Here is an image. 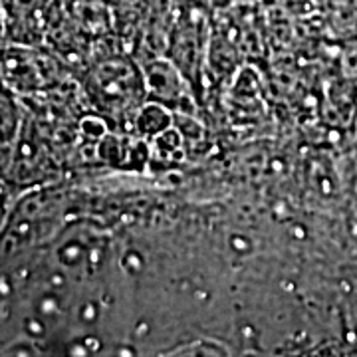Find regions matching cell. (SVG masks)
Returning <instances> with one entry per match:
<instances>
[{"instance_id": "3957f363", "label": "cell", "mask_w": 357, "mask_h": 357, "mask_svg": "<svg viewBox=\"0 0 357 357\" xmlns=\"http://www.w3.org/2000/svg\"><path fill=\"white\" fill-rule=\"evenodd\" d=\"M24 117L20 112V103L16 102V96L10 88L2 89V173L10 165L14 149L18 139L22 137Z\"/></svg>"}, {"instance_id": "277c9868", "label": "cell", "mask_w": 357, "mask_h": 357, "mask_svg": "<svg viewBox=\"0 0 357 357\" xmlns=\"http://www.w3.org/2000/svg\"><path fill=\"white\" fill-rule=\"evenodd\" d=\"M173 126H175V112L169 109L163 103L153 102V100H147L143 103L131 119L133 133L147 141L161 135L163 131Z\"/></svg>"}, {"instance_id": "5b68a950", "label": "cell", "mask_w": 357, "mask_h": 357, "mask_svg": "<svg viewBox=\"0 0 357 357\" xmlns=\"http://www.w3.org/2000/svg\"><path fill=\"white\" fill-rule=\"evenodd\" d=\"M178 349L181 351H171V356H227L225 347L217 342H195Z\"/></svg>"}, {"instance_id": "7a4b0ae2", "label": "cell", "mask_w": 357, "mask_h": 357, "mask_svg": "<svg viewBox=\"0 0 357 357\" xmlns=\"http://www.w3.org/2000/svg\"><path fill=\"white\" fill-rule=\"evenodd\" d=\"M141 72L147 86V100L163 103L175 114H192L195 91L169 56H153L141 64Z\"/></svg>"}, {"instance_id": "6da1fadb", "label": "cell", "mask_w": 357, "mask_h": 357, "mask_svg": "<svg viewBox=\"0 0 357 357\" xmlns=\"http://www.w3.org/2000/svg\"><path fill=\"white\" fill-rule=\"evenodd\" d=\"M84 89L98 114L129 123L135 112L147 102L141 66H135L128 58H107L100 62L86 77Z\"/></svg>"}]
</instances>
